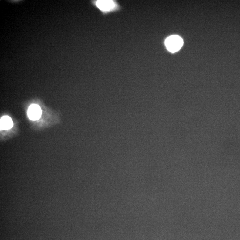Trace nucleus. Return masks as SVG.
Masks as SVG:
<instances>
[{
    "label": "nucleus",
    "instance_id": "f257e3e1",
    "mask_svg": "<svg viewBox=\"0 0 240 240\" xmlns=\"http://www.w3.org/2000/svg\"><path fill=\"white\" fill-rule=\"evenodd\" d=\"M183 44L182 38L177 35H172L166 38L165 45L167 49L171 52H175L180 49Z\"/></svg>",
    "mask_w": 240,
    "mask_h": 240
},
{
    "label": "nucleus",
    "instance_id": "f03ea898",
    "mask_svg": "<svg viewBox=\"0 0 240 240\" xmlns=\"http://www.w3.org/2000/svg\"><path fill=\"white\" fill-rule=\"evenodd\" d=\"M27 114L30 120H37L41 117L42 110L38 105H32L29 108Z\"/></svg>",
    "mask_w": 240,
    "mask_h": 240
},
{
    "label": "nucleus",
    "instance_id": "7ed1b4c3",
    "mask_svg": "<svg viewBox=\"0 0 240 240\" xmlns=\"http://www.w3.org/2000/svg\"><path fill=\"white\" fill-rule=\"evenodd\" d=\"M96 5L101 10L108 11L111 10L115 7L114 2L112 1H98Z\"/></svg>",
    "mask_w": 240,
    "mask_h": 240
},
{
    "label": "nucleus",
    "instance_id": "20e7f679",
    "mask_svg": "<svg viewBox=\"0 0 240 240\" xmlns=\"http://www.w3.org/2000/svg\"><path fill=\"white\" fill-rule=\"evenodd\" d=\"M1 128L2 130H8L13 127L12 119L8 116H3L1 119Z\"/></svg>",
    "mask_w": 240,
    "mask_h": 240
}]
</instances>
